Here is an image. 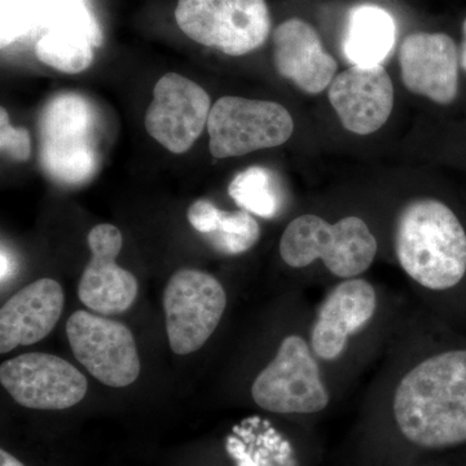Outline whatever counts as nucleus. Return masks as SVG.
Wrapping results in <instances>:
<instances>
[{
	"label": "nucleus",
	"mask_w": 466,
	"mask_h": 466,
	"mask_svg": "<svg viewBox=\"0 0 466 466\" xmlns=\"http://www.w3.org/2000/svg\"><path fill=\"white\" fill-rule=\"evenodd\" d=\"M422 466H424V465H422Z\"/></svg>",
	"instance_id": "obj_28"
},
{
	"label": "nucleus",
	"mask_w": 466,
	"mask_h": 466,
	"mask_svg": "<svg viewBox=\"0 0 466 466\" xmlns=\"http://www.w3.org/2000/svg\"><path fill=\"white\" fill-rule=\"evenodd\" d=\"M66 336L76 360L97 381L110 388H126L137 381L140 359L126 325L76 311L67 320Z\"/></svg>",
	"instance_id": "obj_9"
},
{
	"label": "nucleus",
	"mask_w": 466,
	"mask_h": 466,
	"mask_svg": "<svg viewBox=\"0 0 466 466\" xmlns=\"http://www.w3.org/2000/svg\"><path fill=\"white\" fill-rule=\"evenodd\" d=\"M392 417L401 440L422 451L466 443V350L425 359L400 380Z\"/></svg>",
	"instance_id": "obj_1"
},
{
	"label": "nucleus",
	"mask_w": 466,
	"mask_h": 466,
	"mask_svg": "<svg viewBox=\"0 0 466 466\" xmlns=\"http://www.w3.org/2000/svg\"><path fill=\"white\" fill-rule=\"evenodd\" d=\"M311 346L296 334L283 339L276 357L251 386L260 408L278 415H312L329 404Z\"/></svg>",
	"instance_id": "obj_6"
},
{
	"label": "nucleus",
	"mask_w": 466,
	"mask_h": 466,
	"mask_svg": "<svg viewBox=\"0 0 466 466\" xmlns=\"http://www.w3.org/2000/svg\"><path fill=\"white\" fill-rule=\"evenodd\" d=\"M220 208H218L213 202L204 200H198L193 202L188 208V220L196 231L208 235L214 229L216 226L218 214Z\"/></svg>",
	"instance_id": "obj_25"
},
{
	"label": "nucleus",
	"mask_w": 466,
	"mask_h": 466,
	"mask_svg": "<svg viewBox=\"0 0 466 466\" xmlns=\"http://www.w3.org/2000/svg\"><path fill=\"white\" fill-rule=\"evenodd\" d=\"M101 43L84 27L54 25L45 29L36 42L35 55L41 63L57 72L78 75L94 63L95 48Z\"/></svg>",
	"instance_id": "obj_19"
},
{
	"label": "nucleus",
	"mask_w": 466,
	"mask_h": 466,
	"mask_svg": "<svg viewBox=\"0 0 466 466\" xmlns=\"http://www.w3.org/2000/svg\"><path fill=\"white\" fill-rule=\"evenodd\" d=\"M207 127L211 156L223 159L287 143L294 122L275 101L223 96L211 106Z\"/></svg>",
	"instance_id": "obj_7"
},
{
	"label": "nucleus",
	"mask_w": 466,
	"mask_h": 466,
	"mask_svg": "<svg viewBox=\"0 0 466 466\" xmlns=\"http://www.w3.org/2000/svg\"><path fill=\"white\" fill-rule=\"evenodd\" d=\"M0 382L17 404L41 410L75 407L88 389L87 380L73 364L46 352H29L5 361Z\"/></svg>",
	"instance_id": "obj_10"
},
{
	"label": "nucleus",
	"mask_w": 466,
	"mask_h": 466,
	"mask_svg": "<svg viewBox=\"0 0 466 466\" xmlns=\"http://www.w3.org/2000/svg\"><path fill=\"white\" fill-rule=\"evenodd\" d=\"M460 64L464 67L466 72V20L464 21V25H462V45H461V52H460Z\"/></svg>",
	"instance_id": "obj_27"
},
{
	"label": "nucleus",
	"mask_w": 466,
	"mask_h": 466,
	"mask_svg": "<svg viewBox=\"0 0 466 466\" xmlns=\"http://www.w3.org/2000/svg\"><path fill=\"white\" fill-rule=\"evenodd\" d=\"M397 26L386 9L375 5H357L350 11L343 55L352 66H381L395 45Z\"/></svg>",
	"instance_id": "obj_18"
},
{
	"label": "nucleus",
	"mask_w": 466,
	"mask_h": 466,
	"mask_svg": "<svg viewBox=\"0 0 466 466\" xmlns=\"http://www.w3.org/2000/svg\"><path fill=\"white\" fill-rule=\"evenodd\" d=\"M0 466H25L5 450H0Z\"/></svg>",
	"instance_id": "obj_26"
},
{
	"label": "nucleus",
	"mask_w": 466,
	"mask_h": 466,
	"mask_svg": "<svg viewBox=\"0 0 466 466\" xmlns=\"http://www.w3.org/2000/svg\"><path fill=\"white\" fill-rule=\"evenodd\" d=\"M458 47L443 33H415L401 43V79L408 90L438 104H450L459 91Z\"/></svg>",
	"instance_id": "obj_13"
},
{
	"label": "nucleus",
	"mask_w": 466,
	"mask_h": 466,
	"mask_svg": "<svg viewBox=\"0 0 466 466\" xmlns=\"http://www.w3.org/2000/svg\"><path fill=\"white\" fill-rule=\"evenodd\" d=\"M228 193L242 210L266 219L278 216L283 205L276 174L263 167H250L236 175L229 183Z\"/></svg>",
	"instance_id": "obj_21"
},
{
	"label": "nucleus",
	"mask_w": 466,
	"mask_h": 466,
	"mask_svg": "<svg viewBox=\"0 0 466 466\" xmlns=\"http://www.w3.org/2000/svg\"><path fill=\"white\" fill-rule=\"evenodd\" d=\"M39 139L42 167L55 182L78 186L99 170V115L82 95L64 92L46 104Z\"/></svg>",
	"instance_id": "obj_3"
},
{
	"label": "nucleus",
	"mask_w": 466,
	"mask_h": 466,
	"mask_svg": "<svg viewBox=\"0 0 466 466\" xmlns=\"http://www.w3.org/2000/svg\"><path fill=\"white\" fill-rule=\"evenodd\" d=\"M66 294L54 279H39L11 297L0 309V352L42 341L57 324Z\"/></svg>",
	"instance_id": "obj_16"
},
{
	"label": "nucleus",
	"mask_w": 466,
	"mask_h": 466,
	"mask_svg": "<svg viewBox=\"0 0 466 466\" xmlns=\"http://www.w3.org/2000/svg\"><path fill=\"white\" fill-rule=\"evenodd\" d=\"M162 302L170 348L177 355H188L216 332L225 314L227 296L214 276L183 268L171 276Z\"/></svg>",
	"instance_id": "obj_8"
},
{
	"label": "nucleus",
	"mask_w": 466,
	"mask_h": 466,
	"mask_svg": "<svg viewBox=\"0 0 466 466\" xmlns=\"http://www.w3.org/2000/svg\"><path fill=\"white\" fill-rule=\"evenodd\" d=\"M175 20L193 42L229 56L258 50L271 29L266 0H177Z\"/></svg>",
	"instance_id": "obj_5"
},
{
	"label": "nucleus",
	"mask_w": 466,
	"mask_h": 466,
	"mask_svg": "<svg viewBox=\"0 0 466 466\" xmlns=\"http://www.w3.org/2000/svg\"><path fill=\"white\" fill-rule=\"evenodd\" d=\"M377 240L358 217L328 223L318 216L291 220L280 240V256L288 266L303 268L321 259L337 278L354 279L372 265Z\"/></svg>",
	"instance_id": "obj_4"
},
{
	"label": "nucleus",
	"mask_w": 466,
	"mask_h": 466,
	"mask_svg": "<svg viewBox=\"0 0 466 466\" xmlns=\"http://www.w3.org/2000/svg\"><path fill=\"white\" fill-rule=\"evenodd\" d=\"M91 259L78 285V297L86 308L103 315L127 311L137 299L139 284L127 269L116 265L122 233L116 226H95L87 236Z\"/></svg>",
	"instance_id": "obj_12"
},
{
	"label": "nucleus",
	"mask_w": 466,
	"mask_h": 466,
	"mask_svg": "<svg viewBox=\"0 0 466 466\" xmlns=\"http://www.w3.org/2000/svg\"><path fill=\"white\" fill-rule=\"evenodd\" d=\"M259 238L258 222L245 210H219L213 231L204 235L205 241L214 250L226 256H238L250 250Z\"/></svg>",
	"instance_id": "obj_22"
},
{
	"label": "nucleus",
	"mask_w": 466,
	"mask_h": 466,
	"mask_svg": "<svg viewBox=\"0 0 466 466\" xmlns=\"http://www.w3.org/2000/svg\"><path fill=\"white\" fill-rule=\"evenodd\" d=\"M210 110V96L200 85L177 73H167L153 88L146 128L168 152L183 155L208 126Z\"/></svg>",
	"instance_id": "obj_11"
},
{
	"label": "nucleus",
	"mask_w": 466,
	"mask_h": 466,
	"mask_svg": "<svg viewBox=\"0 0 466 466\" xmlns=\"http://www.w3.org/2000/svg\"><path fill=\"white\" fill-rule=\"evenodd\" d=\"M36 24V0H0L2 47L25 36Z\"/></svg>",
	"instance_id": "obj_23"
},
{
	"label": "nucleus",
	"mask_w": 466,
	"mask_h": 466,
	"mask_svg": "<svg viewBox=\"0 0 466 466\" xmlns=\"http://www.w3.org/2000/svg\"><path fill=\"white\" fill-rule=\"evenodd\" d=\"M377 309V293L364 279H348L325 299L311 332V349L318 358L341 357L349 339L366 327Z\"/></svg>",
	"instance_id": "obj_15"
},
{
	"label": "nucleus",
	"mask_w": 466,
	"mask_h": 466,
	"mask_svg": "<svg viewBox=\"0 0 466 466\" xmlns=\"http://www.w3.org/2000/svg\"><path fill=\"white\" fill-rule=\"evenodd\" d=\"M329 100L346 130L368 135L390 116L394 87L382 66H352L333 79Z\"/></svg>",
	"instance_id": "obj_14"
},
{
	"label": "nucleus",
	"mask_w": 466,
	"mask_h": 466,
	"mask_svg": "<svg viewBox=\"0 0 466 466\" xmlns=\"http://www.w3.org/2000/svg\"><path fill=\"white\" fill-rule=\"evenodd\" d=\"M274 63L279 75L306 94H320L333 82L336 60L325 52L309 24L290 18L274 32Z\"/></svg>",
	"instance_id": "obj_17"
},
{
	"label": "nucleus",
	"mask_w": 466,
	"mask_h": 466,
	"mask_svg": "<svg viewBox=\"0 0 466 466\" xmlns=\"http://www.w3.org/2000/svg\"><path fill=\"white\" fill-rule=\"evenodd\" d=\"M0 148L8 157L17 162H25L32 155L29 131L12 126L5 108L0 109Z\"/></svg>",
	"instance_id": "obj_24"
},
{
	"label": "nucleus",
	"mask_w": 466,
	"mask_h": 466,
	"mask_svg": "<svg viewBox=\"0 0 466 466\" xmlns=\"http://www.w3.org/2000/svg\"><path fill=\"white\" fill-rule=\"evenodd\" d=\"M395 253L417 284L431 290L451 289L466 274L464 227L443 202H410L398 218Z\"/></svg>",
	"instance_id": "obj_2"
},
{
	"label": "nucleus",
	"mask_w": 466,
	"mask_h": 466,
	"mask_svg": "<svg viewBox=\"0 0 466 466\" xmlns=\"http://www.w3.org/2000/svg\"><path fill=\"white\" fill-rule=\"evenodd\" d=\"M256 419L235 429L227 449L238 466H299L289 441L268 424L254 434Z\"/></svg>",
	"instance_id": "obj_20"
}]
</instances>
